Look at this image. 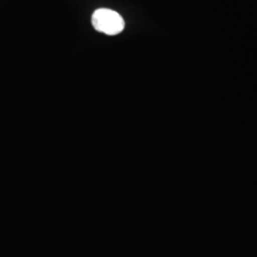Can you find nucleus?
<instances>
[{
  "label": "nucleus",
  "instance_id": "1",
  "mask_svg": "<svg viewBox=\"0 0 257 257\" xmlns=\"http://www.w3.org/2000/svg\"><path fill=\"white\" fill-rule=\"evenodd\" d=\"M93 28L108 36H116L125 27V21L118 13L110 9L96 10L92 17Z\"/></svg>",
  "mask_w": 257,
  "mask_h": 257
}]
</instances>
